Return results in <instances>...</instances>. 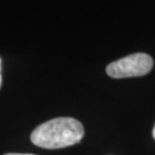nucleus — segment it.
<instances>
[{
	"instance_id": "f257e3e1",
	"label": "nucleus",
	"mask_w": 155,
	"mask_h": 155,
	"mask_svg": "<svg viewBox=\"0 0 155 155\" xmlns=\"http://www.w3.org/2000/svg\"><path fill=\"white\" fill-rule=\"evenodd\" d=\"M83 124L72 117H58L38 125L30 140L45 149H60L79 143L84 137Z\"/></svg>"
},
{
	"instance_id": "f03ea898",
	"label": "nucleus",
	"mask_w": 155,
	"mask_h": 155,
	"mask_svg": "<svg viewBox=\"0 0 155 155\" xmlns=\"http://www.w3.org/2000/svg\"><path fill=\"white\" fill-rule=\"evenodd\" d=\"M153 67V59L146 53H135L112 62L106 67L112 78H129L146 75Z\"/></svg>"
},
{
	"instance_id": "7ed1b4c3",
	"label": "nucleus",
	"mask_w": 155,
	"mask_h": 155,
	"mask_svg": "<svg viewBox=\"0 0 155 155\" xmlns=\"http://www.w3.org/2000/svg\"><path fill=\"white\" fill-rule=\"evenodd\" d=\"M4 155H35V154H24V153H6Z\"/></svg>"
},
{
	"instance_id": "20e7f679",
	"label": "nucleus",
	"mask_w": 155,
	"mask_h": 155,
	"mask_svg": "<svg viewBox=\"0 0 155 155\" xmlns=\"http://www.w3.org/2000/svg\"><path fill=\"white\" fill-rule=\"evenodd\" d=\"M1 82H2V78H1V58H0V87H1Z\"/></svg>"
},
{
	"instance_id": "39448f33",
	"label": "nucleus",
	"mask_w": 155,
	"mask_h": 155,
	"mask_svg": "<svg viewBox=\"0 0 155 155\" xmlns=\"http://www.w3.org/2000/svg\"><path fill=\"white\" fill-rule=\"evenodd\" d=\"M153 137H154V139H155V125H154V128H153Z\"/></svg>"
}]
</instances>
